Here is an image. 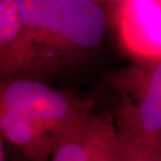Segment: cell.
I'll use <instances>...</instances> for the list:
<instances>
[{
  "mask_svg": "<svg viewBox=\"0 0 161 161\" xmlns=\"http://www.w3.org/2000/svg\"><path fill=\"white\" fill-rule=\"evenodd\" d=\"M107 24L91 0H0V76L68 68L98 46Z\"/></svg>",
  "mask_w": 161,
  "mask_h": 161,
  "instance_id": "obj_1",
  "label": "cell"
},
{
  "mask_svg": "<svg viewBox=\"0 0 161 161\" xmlns=\"http://www.w3.org/2000/svg\"><path fill=\"white\" fill-rule=\"evenodd\" d=\"M92 101L79 99L38 80L16 78L1 84L0 113L59 135L92 114Z\"/></svg>",
  "mask_w": 161,
  "mask_h": 161,
  "instance_id": "obj_2",
  "label": "cell"
},
{
  "mask_svg": "<svg viewBox=\"0 0 161 161\" xmlns=\"http://www.w3.org/2000/svg\"><path fill=\"white\" fill-rule=\"evenodd\" d=\"M116 80L122 95L117 124L161 149V60L139 63Z\"/></svg>",
  "mask_w": 161,
  "mask_h": 161,
  "instance_id": "obj_3",
  "label": "cell"
},
{
  "mask_svg": "<svg viewBox=\"0 0 161 161\" xmlns=\"http://www.w3.org/2000/svg\"><path fill=\"white\" fill-rule=\"evenodd\" d=\"M121 47L138 63L161 60V0H122L110 4Z\"/></svg>",
  "mask_w": 161,
  "mask_h": 161,
  "instance_id": "obj_4",
  "label": "cell"
},
{
  "mask_svg": "<svg viewBox=\"0 0 161 161\" xmlns=\"http://www.w3.org/2000/svg\"><path fill=\"white\" fill-rule=\"evenodd\" d=\"M117 142V127L111 118L92 113L65 132L50 161H101Z\"/></svg>",
  "mask_w": 161,
  "mask_h": 161,
  "instance_id": "obj_5",
  "label": "cell"
},
{
  "mask_svg": "<svg viewBox=\"0 0 161 161\" xmlns=\"http://www.w3.org/2000/svg\"><path fill=\"white\" fill-rule=\"evenodd\" d=\"M0 129L3 138L33 161L50 160L63 136L5 113H0Z\"/></svg>",
  "mask_w": 161,
  "mask_h": 161,
  "instance_id": "obj_6",
  "label": "cell"
},
{
  "mask_svg": "<svg viewBox=\"0 0 161 161\" xmlns=\"http://www.w3.org/2000/svg\"><path fill=\"white\" fill-rule=\"evenodd\" d=\"M118 161H161V149L135 133L125 125L117 124Z\"/></svg>",
  "mask_w": 161,
  "mask_h": 161,
  "instance_id": "obj_7",
  "label": "cell"
},
{
  "mask_svg": "<svg viewBox=\"0 0 161 161\" xmlns=\"http://www.w3.org/2000/svg\"><path fill=\"white\" fill-rule=\"evenodd\" d=\"M1 161H3V147H1Z\"/></svg>",
  "mask_w": 161,
  "mask_h": 161,
  "instance_id": "obj_8",
  "label": "cell"
}]
</instances>
